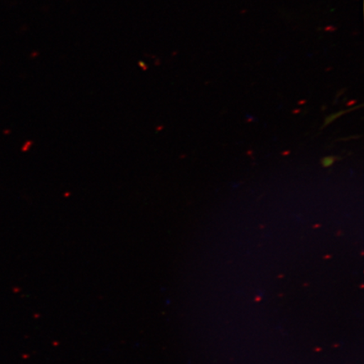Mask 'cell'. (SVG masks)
<instances>
[{"label": "cell", "instance_id": "cell-1", "mask_svg": "<svg viewBox=\"0 0 364 364\" xmlns=\"http://www.w3.org/2000/svg\"><path fill=\"white\" fill-rule=\"evenodd\" d=\"M335 161L334 157L328 156L322 159V166L325 167H329L333 165Z\"/></svg>", "mask_w": 364, "mask_h": 364}]
</instances>
